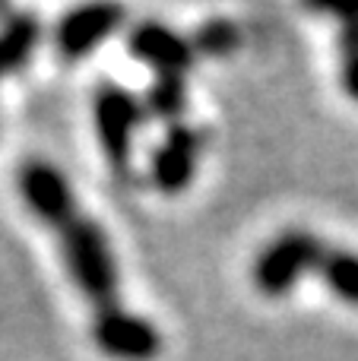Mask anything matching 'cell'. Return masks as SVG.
<instances>
[{
    "label": "cell",
    "mask_w": 358,
    "mask_h": 361,
    "mask_svg": "<svg viewBox=\"0 0 358 361\" xmlns=\"http://www.w3.org/2000/svg\"><path fill=\"white\" fill-rule=\"evenodd\" d=\"M235 42H238V35H235V29L228 23H206L197 32V44L206 54H226V51L235 48Z\"/></svg>",
    "instance_id": "10"
},
{
    "label": "cell",
    "mask_w": 358,
    "mask_h": 361,
    "mask_svg": "<svg viewBox=\"0 0 358 361\" xmlns=\"http://www.w3.org/2000/svg\"><path fill=\"white\" fill-rule=\"evenodd\" d=\"M197 152H200V133L194 127L171 124L165 143L152 156V178L162 190L178 193L190 184L197 169Z\"/></svg>",
    "instance_id": "5"
},
{
    "label": "cell",
    "mask_w": 358,
    "mask_h": 361,
    "mask_svg": "<svg viewBox=\"0 0 358 361\" xmlns=\"http://www.w3.org/2000/svg\"><path fill=\"white\" fill-rule=\"evenodd\" d=\"M130 51L143 63L156 70V76H184V70L194 63V48L178 32L165 29L159 23H143L133 29Z\"/></svg>",
    "instance_id": "4"
},
{
    "label": "cell",
    "mask_w": 358,
    "mask_h": 361,
    "mask_svg": "<svg viewBox=\"0 0 358 361\" xmlns=\"http://www.w3.org/2000/svg\"><path fill=\"white\" fill-rule=\"evenodd\" d=\"M124 19L121 6H82V10L70 13L61 23L57 32V44L67 57H82L101 42L111 29H118V23Z\"/></svg>",
    "instance_id": "6"
},
{
    "label": "cell",
    "mask_w": 358,
    "mask_h": 361,
    "mask_svg": "<svg viewBox=\"0 0 358 361\" xmlns=\"http://www.w3.org/2000/svg\"><path fill=\"white\" fill-rule=\"evenodd\" d=\"M143 105L133 99L130 92L118 86H101L95 95V124H99V137L105 146L108 159L118 169H124L127 156H130V133L133 127L143 121Z\"/></svg>",
    "instance_id": "3"
},
{
    "label": "cell",
    "mask_w": 358,
    "mask_h": 361,
    "mask_svg": "<svg viewBox=\"0 0 358 361\" xmlns=\"http://www.w3.org/2000/svg\"><path fill=\"white\" fill-rule=\"evenodd\" d=\"M19 190L29 209L61 238L73 282L95 311V343L114 361H152L162 349L156 326L130 314L118 295V269L101 228L80 212L70 184L48 162H29L19 171Z\"/></svg>",
    "instance_id": "1"
},
{
    "label": "cell",
    "mask_w": 358,
    "mask_h": 361,
    "mask_svg": "<svg viewBox=\"0 0 358 361\" xmlns=\"http://www.w3.org/2000/svg\"><path fill=\"white\" fill-rule=\"evenodd\" d=\"M35 35H38V29L32 19H19V23H13L10 29L0 35V73L19 67V63L25 61L29 48L35 44Z\"/></svg>",
    "instance_id": "8"
},
{
    "label": "cell",
    "mask_w": 358,
    "mask_h": 361,
    "mask_svg": "<svg viewBox=\"0 0 358 361\" xmlns=\"http://www.w3.org/2000/svg\"><path fill=\"white\" fill-rule=\"evenodd\" d=\"M342 19V86L358 102V6L336 10Z\"/></svg>",
    "instance_id": "7"
},
{
    "label": "cell",
    "mask_w": 358,
    "mask_h": 361,
    "mask_svg": "<svg viewBox=\"0 0 358 361\" xmlns=\"http://www.w3.org/2000/svg\"><path fill=\"white\" fill-rule=\"evenodd\" d=\"M304 269H317L340 298L358 307V254L333 247L304 228L283 231L276 241L260 250V257L254 260V286L257 292L279 298L295 286Z\"/></svg>",
    "instance_id": "2"
},
{
    "label": "cell",
    "mask_w": 358,
    "mask_h": 361,
    "mask_svg": "<svg viewBox=\"0 0 358 361\" xmlns=\"http://www.w3.org/2000/svg\"><path fill=\"white\" fill-rule=\"evenodd\" d=\"M149 108L162 118H178L184 108V76H156L149 92Z\"/></svg>",
    "instance_id": "9"
}]
</instances>
